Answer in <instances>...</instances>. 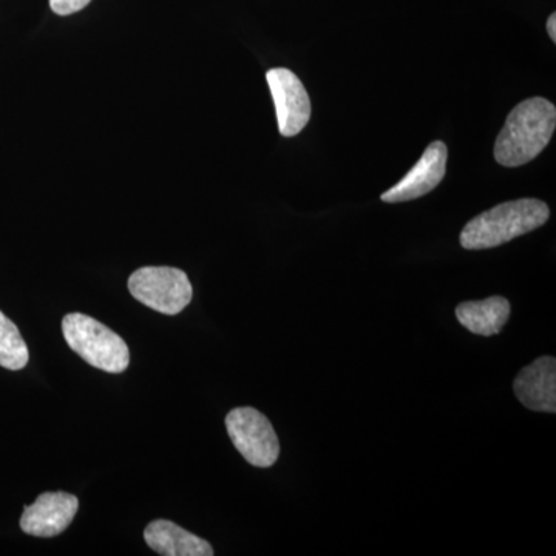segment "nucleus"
Returning <instances> with one entry per match:
<instances>
[{
  "label": "nucleus",
  "instance_id": "nucleus-7",
  "mask_svg": "<svg viewBox=\"0 0 556 556\" xmlns=\"http://www.w3.org/2000/svg\"><path fill=\"white\" fill-rule=\"evenodd\" d=\"M447 160L448 149L445 142H431L413 169L396 186L383 192L380 200L383 203H404L427 195L444 179Z\"/></svg>",
  "mask_w": 556,
  "mask_h": 556
},
{
  "label": "nucleus",
  "instance_id": "nucleus-1",
  "mask_svg": "<svg viewBox=\"0 0 556 556\" xmlns=\"http://www.w3.org/2000/svg\"><path fill=\"white\" fill-rule=\"evenodd\" d=\"M556 109L544 98L519 102L508 113L495 142V160L504 167H519L535 160L551 142Z\"/></svg>",
  "mask_w": 556,
  "mask_h": 556
},
{
  "label": "nucleus",
  "instance_id": "nucleus-4",
  "mask_svg": "<svg viewBox=\"0 0 556 556\" xmlns=\"http://www.w3.org/2000/svg\"><path fill=\"white\" fill-rule=\"evenodd\" d=\"M129 291L142 305L166 316H177L192 302L188 274L169 266H146L129 278Z\"/></svg>",
  "mask_w": 556,
  "mask_h": 556
},
{
  "label": "nucleus",
  "instance_id": "nucleus-13",
  "mask_svg": "<svg viewBox=\"0 0 556 556\" xmlns=\"http://www.w3.org/2000/svg\"><path fill=\"white\" fill-rule=\"evenodd\" d=\"M90 2L91 0H50V9L60 16H70L86 9Z\"/></svg>",
  "mask_w": 556,
  "mask_h": 556
},
{
  "label": "nucleus",
  "instance_id": "nucleus-11",
  "mask_svg": "<svg viewBox=\"0 0 556 556\" xmlns=\"http://www.w3.org/2000/svg\"><path fill=\"white\" fill-rule=\"evenodd\" d=\"M510 309L507 299L495 295L479 302L459 303L456 317L468 331L490 338L503 331L504 325L510 317Z\"/></svg>",
  "mask_w": 556,
  "mask_h": 556
},
{
  "label": "nucleus",
  "instance_id": "nucleus-2",
  "mask_svg": "<svg viewBox=\"0 0 556 556\" xmlns=\"http://www.w3.org/2000/svg\"><path fill=\"white\" fill-rule=\"evenodd\" d=\"M548 217L551 211L544 201H507L470 219L460 232V247L468 251L501 247L546 225Z\"/></svg>",
  "mask_w": 556,
  "mask_h": 556
},
{
  "label": "nucleus",
  "instance_id": "nucleus-9",
  "mask_svg": "<svg viewBox=\"0 0 556 556\" xmlns=\"http://www.w3.org/2000/svg\"><path fill=\"white\" fill-rule=\"evenodd\" d=\"M515 394L526 408L532 412H556V361L555 357L536 358L522 368L514 382Z\"/></svg>",
  "mask_w": 556,
  "mask_h": 556
},
{
  "label": "nucleus",
  "instance_id": "nucleus-3",
  "mask_svg": "<svg viewBox=\"0 0 556 556\" xmlns=\"http://www.w3.org/2000/svg\"><path fill=\"white\" fill-rule=\"evenodd\" d=\"M67 345L91 367L110 375L126 371L130 364L129 346L115 331L86 314H67L62 320Z\"/></svg>",
  "mask_w": 556,
  "mask_h": 556
},
{
  "label": "nucleus",
  "instance_id": "nucleus-12",
  "mask_svg": "<svg viewBox=\"0 0 556 556\" xmlns=\"http://www.w3.org/2000/svg\"><path fill=\"white\" fill-rule=\"evenodd\" d=\"M30 361L27 343L20 328L0 311V367L20 371Z\"/></svg>",
  "mask_w": 556,
  "mask_h": 556
},
{
  "label": "nucleus",
  "instance_id": "nucleus-5",
  "mask_svg": "<svg viewBox=\"0 0 556 556\" xmlns=\"http://www.w3.org/2000/svg\"><path fill=\"white\" fill-rule=\"evenodd\" d=\"M226 430L233 447L251 466L273 467L280 456V442L268 417L258 409L241 407L226 416Z\"/></svg>",
  "mask_w": 556,
  "mask_h": 556
},
{
  "label": "nucleus",
  "instance_id": "nucleus-10",
  "mask_svg": "<svg viewBox=\"0 0 556 556\" xmlns=\"http://www.w3.org/2000/svg\"><path fill=\"white\" fill-rule=\"evenodd\" d=\"M148 546L164 556H212L214 548L203 538L193 535L188 530L167 521L156 519L144 530Z\"/></svg>",
  "mask_w": 556,
  "mask_h": 556
},
{
  "label": "nucleus",
  "instance_id": "nucleus-6",
  "mask_svg": "<svg viewBox=\"0 0 556 556\" xmlns=\"http://www.w3.org/2000/svg\"><path fill=\"white\" fill-rule=\"evenodd\" d=\"M266 80L276 104L278 130L285 138L295 137L309 123L308 91L298 75L288 68L269 70Z\"/></svg>",
  "mask_w": 556,
  "mask_h": 556
},
{
  "label": "nucleus",
  "instance_id": "nucleus-8",
  "mask_svg": "<svg viewBox=\"0 0 556 556\" xmlns=\"http://www.w3.org/2000/svg\"><path fill=\"white\" fill-rule=\"evenodd\" d=\"M78 497L65 492L42 493L31 506H25L21 529L27 535L53 538L61 535L78 514Z\"/></svg>",
  "mask_w": 556,
  "mask_h": 556
},
{
  "label": "nucleus",
  "instance_id": "nucleus-14",
  "mask_svg": "<svg viewBox=\"0 0 556 556\" xmlns=\"http://www.w3.org/2000/svg\"><path fill=\"white\" fill-rule=\"evenodd\" d=\"M547 33L551 36V39L556 42V14L552 13L551 17L547 20Z\"/></svg>",
  "mask_w": 556,
  "mask_h": 556
}]
</instances>
